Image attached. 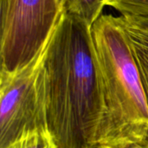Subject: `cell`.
<instances>
[{"mask_svg": "<svg viewBox=\"0 0 148 148\" xmlns=\"http://www.w3.org/2000/svg\"><path fill=\"white\" fill-rule=\"evenodd\" d=\"M48 127L58 148H96L100 103L91 27L63 10L44 59Z\"/></svg>", "mask_w": 148, "mask_h": 148, "instance_id": "obj_1", "label": "cell"}, {"mask_svg": "<svg viewBox=\"0 0 148 148\" xmlns=\"http://www.w3.org/2000/svg\"><path fill=\"white\" fill-rule=\"evenodd\" d=\"M91 41L100 103L96 148H127L146 141L147 103L117 16L102 14L91 27Z\"/></svg>", "mask_w": 148, "mask_h": 148, "instance_id": "obj_2", "label": "cell"}, {"mask_svg": "<svg viewBox=\"0 0 148 148\" xmlns=\"http://www.w3.org/2000/svg\"><path fill=\"white\" fill-rule=\"evenodd\" d=\"M49 38L27 65L10 73L0 71V148L28 132L49 133L44 71Z\"/></svg>", "mask_w": 148, "mask_h": 148, "instance_id": "obj_3", "label": "cell"}, {"mask_svg": "<svg viewBox=\"0 0 148 148\" xmlns=\"http://www.w3.org/2000/svg\"><path fill=\"white\" fill-rule=\"evenodd\" d=\"M1 1V71H16L39 53L62 11L57 0Z\"/></svg>", "mask_w": 148, "mask_h": 148, "instance_id": "obj_4", "label": "cell"}, {"mask_svg": "<svg viewBox=\"0 0 148 148\" xmlns=\"http://www.w3.org/2000/svg\"><path fill=\"white\" fill-rule=\"evenodd\" d=\"M117 19L124 30L137 64L148 107V32L127 23L121 16H117Z\"/></svg>", "mask_w": 148, "mask_h": 148, "instance_id": "obj_5", "label": "cell"}, {"mask_svg": "<svg viewBox=\"0 0 148 148\" xmlns=\"http://www.w3.org/2000/svg\"><path fill=\"white\" fill-rule=\"evenodd\" d=\"M107 0H66L62 10L92 27L102 15Z\"/></svg>", "mask_w": 148, "mask_h": 148, "instance_id": "obj_6", "label": "cell"}, {"mask_svg": "<svg viewBox=\"0 0 148 148\" xmlns=\"http://www.w3.org/2000/svg\"><path fill=\"white\" fill-rule=\"evenodd\" d=\"M4 148H58L50 133L31 131L23 134Z\"/></svg>", "mask_w": 148, "mask_h": 148, "instance_id": "obj_7", "label": "cell"}, {"mask_svg": "<svg viewBox=\"0 0 148 148\" xmlns=\"http://www.w3.org/2000/svg\"><path fill=\"white\" fill-rule=\"evenodd\" d=\"M121 17L127 23L148 32V16H121Z\"/></svg>", "mask_w": 148, "mask_h": 148, "instance_id": "obj_8", "label": "cell"}, {"mask_svg": "<svg viewBox=\"0 0 148 148\" xmlns=\"http://www.w3.org/2000/svg\"><path fill=\"white\" fill-rule=\"evenodd\" d=\"M127 148H148V141H144L140 144H135V145L131 146Z\"/></svg>", "mask_w": 148, "mask_h": 148, "instance_id": "obj_9", "label": "cell"}, {"mask_svg": "<svg viewBox=\"0 0 148 148\" xmlns=\"http://www.w3.org/2000/svg\"><path fill=\"white\" fill-rule=\"evenodd\" d=\"M57 1H58V3H59L60 6L62 7V6H63V4L65 3L66 0H57Z\"/></svg>", "mask_w": 148, "mask_h": 148, "instance_id": "obj_10", "label": "cell"}, {"mask_svg": "<svg viewBox=\"0 0 148 148\" xmlns=\"http://www.w3.org/2000/svg\"><path fill=\"white\" fill-rule=\"evenodd\" d=\"M146 141H148V135H147V140Z\"/></svg>", "mask_w": 148, "mask_h": 148, "instance_id": "obj_11", "label": "cell"}]
</instances>
